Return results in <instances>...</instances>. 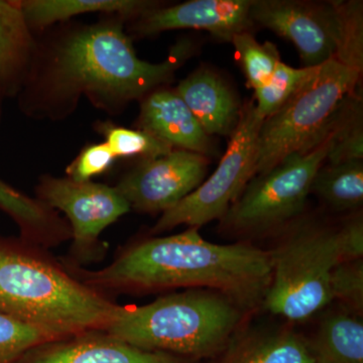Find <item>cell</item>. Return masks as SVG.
Returning <instances> with one entry per match:
<instances>
[{
	"instance_id": "cell-1",
	"label": "cell",
	"mask_w": 363,
	"mask_h": 363,
	"mask_svg": "<svg viewBox=\"0 0 363 363\" xmlns=\"http://www.w3.org/2000/svg\"><path fill=\"white\" fill-rule=\"evenodd\" d=\"M125 23L104 14L96 23L68 21L35 33L32 65L18 95L21 111L33 119L62 121L85 97L116 116L171 83L190 56V44H177L164 62L150 63L136 55Z\"/></svg>"
},
{
	"instance_id": "cell-2",
	"label": "cell",
	"mask_w": 363,
	"mask_h": 363,
	"mask_svg": "<svg viewBox=\"0 0 363 363\" xmlns=\"http://www.w3.org/2000/svg\"><path fill=\"white\" fill-rule=\"evenodd\" d=\"M63 266L81 283L106 297L208 289L223 294L250 315L262 309L272 281L269 250L252 241L210 242L195 227L135 241L98 271H88L68 260Z\"/></svg>"
},
{
	"instance_id": "cell-3",
	"label": "cell",
	"mask_w": 363,
	"mask_h": 363,
	"mask_svg": "<svg viewBox=\"0 0 363 363\" xmlns=\"http://www.w3.org/2000/svg\"><path fill=\"white\" fill-rule=\"evenodd\" d=\"M121 305L81 283L47 250L0 240V313L55 339L108 327Z\"/></svg>"
},
{
	"instance_id": "cell-4",
	"label": "cell",
	"mask_w": 363,
	"mask_h": 363,
	"mask_svg": "<svg viewBox=\"0 0 363 363\" xmlns=\"http://www.w3.org/2000/svg\"><path fill=\"white\" fill-rule=\"evenodd\" d=\"M252 315L223 294L188 289L143 306H121L105 332L143 350L215 359Z\"/></svg>"
},
{
	"instance_id": "cell-5",
	"label": "cell",
	"mask_w": 363,
	"mask_h": 363,
	"mask_svg": "<svg viewBox=\"0 0 363 363\" xmlns=\"http://www.w3.org/2000/svg\"><path fill=\"white\" fill-rule=\"evenodd\" d=\"M278 236L269 250L272 281L262 309L302 323L331 305L329 279L343 262L339 225L302 215Z\"/></svg>"
},
{
	"instance_id": "cell-6",
	"label": "cell",
	"mask_w": 363,
	"mask_h": 363,
	"mask_svg": "<svg viewBox=\"0 0 363 363\" xmlns=\"http://www.w3.org/2000/svg\"><path fill=\"white\" fill-rule=\"evenodd\" d=\"M250 16L252 23L291 40L305 67L337 59L362 71V1L252 0Z\"/></svg>"
},
{
	"instance_id": "cell-7",
	"label": "cell",
	"mask_w": 363,
	"mask_h": 363,
	"mask_svg": "<svg viewBox=\"0 0 363 363\" xmlns=\"http://www.w3.org/2000/svg\"><path fill=\"white\" fill-rule=\"evenodd\" d=\"M360 76L362 71L337 59L318 67L279 111L264 119L257 138L253 177L318 145L339 105L354 93Z\"/></svg>"
},
{
	"instance_id": "cell-8",
	"label": "cell",
	"mask_w": 363,
	"mask_h": 363,
	"mask_svg": "<svg viewBox=\"0 0 363 363\" xmlns=\"http://www.w3.org/2000/svg\"><path fill=\"white\" fill-rule=\"evenodd\" d=\"M329 136L311 150L286 157L276 167L253 177L221 219L222 229L250 238L278 235L304 212L315 174L328 155Z\"/></svg>"
},
{
	"instance_id": "cell-9",
	"label": "cell",
	"mask_w": 363,
	"mask_h": 363,
	"mask_svg": "<svg viewBox=\"0 0 363 363\" xmlns=\"http://www.w3.org/2000/svg\"><path fill=\"white\" fill-rule=\"evenodd\" d=\"M264 121L255 102L245 105L214 173L175 207L164 212L150 233L155 235L182 225L199 229L213 220L220 221L253 178L257 138Z\"/></svg>"
},
{
	"instance_id": "cell-10",
	"label": "cell",
	"mask_w": 363,
	"mask_h": 363,
	"mask_svg": "<svg viewBox=\"0 0 363 363\" xmlns=\"http://www.w3.org/2000/svg\"><path fill=\"white\" fill-rule=\"evenodd\" d=\"M35 192L40 202L65 213L72 230L71 259L67 260L80 267L102 259L106 247L100 235L131 210L116 187L92 181L43 175Z\"/></svg>"
},
{
	"instance_id": "cell-11",
	"label": "cell",
	"mask_w": 363,
	"mask_h": 363,
	"mask_svg": "<svg viewBox=\"0 0 363 363\" xmlns=\"http://www.w3.org/2000/svg\"><path fill=\"white\" fill-rule=\"evenodd\" d=\"M209 159L196 152L173 150L164 156L138 160L116 186L140 213H164L204 182Z\"/></svg>"
},
{
	"instance_id": "cell-12",
	"label": "cell",
	"mask_w": 363,
	"mask_h": 363,
	"mask_svg": "<svg viewBox=\"0 0 363 363\" xmlns=\"http://www.w3.org/2000/svg\"><path fill=\"white\" fill-rule=\"evenodd\" d=\"M252 0H191L175 6L157 7L131 21L130 32L150 37L167 30L194 28L230 42L252 26L250 11Z\"/></svg>"
},
{
	"instance_id": "cell-13",
	"label": "cell",
	"mask_w": 363,
	"mask_h": 363,
	"mask_svg": "<svg viewBox=\"0 0 363 363\" xmlns=\"http://www.w3.org/2000/svg\"><path fill=\"white\" fill-rule=\"evenodd\" d=\"M187 358L140 350L107 332L91 330L33 348L16 363H192Z\"/></svg>"
},
{
	"instance_id": "cell-14",
	"label": "cell",
	"mask_w": 363,
	"mask_h": 363,
	"mask_svg": "<svg viewBox=\"0 0 363 363\" xmlns=\"http://www.w3.org/2000/svg\"><path fill=\"white\" fill-rule=\"evenodd\" d=\"M138 128L173 149L212 156L213 140L203 130L175 89L157 88L140 100Z\"/></svg>"
},
{
	"instance_id": "cell-15",
	"label": "cell",
	"mask_w": 363,
	"mask_h": 363,
	"mask_svg": "<svg viewBox=\"0 0 363 363\" xmlns=\"http://www.w3.org/2000/svg\"><path fill=\"white\" fill-rule=\"evenodd\" d=\"M214 363H314L309 340L288 327H250L236 332Z\"/></svg>"
},
{
	"instance_id": "cell-16",
	"label": "cell",
	"mask_w": 363,
	"mask_h": 363,
	"mask_svg": "<svg viewBox=\"0 0 363 363\" xmlns=\"http://www.w3.org/2000/svg\"><path fill=\"white\" fill-rule=\"evenodd\" d=\"M208 135H231L240 119V104L220 76L198 69L175 88Z\"/></svg>"
},
{
	"instance_id": "cell-17",
	"label": "cell",
	"mask_w": 363,
	"mask_h": 363,
	"mask_svg": "<svg viewBox=\"0 0 363 363\" xmlns=\"http://www.w3.org/2000/svg\"><path fill=\"white\" fill-rule=\"evenodd\" d=\"M35 50V33L20 0H0V91L18 96L25 84Z\"/></svg>"
},
{
	"instance_id": "cell-18",
	"label": "cell",
	"mask_w": 363,
	"mask_h": 363,
	"mask_svg": "<svg viewBox=\"0 0 363 363\" xmlns=\"http://www.w3.org/2000/svg\"><path fill=\"white\" fill-rule=\"evenodd\" d=\"M26 20L33 33L71 21L80 14H116L126 21H135L161 2L150 0H20Z\"/></svg>"
},
{
	"instance_id": "cell-19",
	"label": "cell",
	"mask_w": 363,
	"mask_h": 363,
	"mask_svg": "<svg viewBox=\"0 0 363 363\" xmlns=\"http://www.w3.org/2000/svg\"><path fill=\"white\" fill-rule=\"evenodd\" d=\"M308 340L314 363H363L362 317L340 306L324 313Z\"/></svg>"
},
{
	"instance_id": "cell-20",
	"label": "cell",
	"mask_w": 363,
	"mask_h": 363,
	"mask_svg": "<svg viewBox=\"0 0 363 363\" xmlns=\"http://www.w3.org/2000/svg\"><path fill=\"white\" fill-rule=\"evenodd\" d=\"M311 193L333 211H353L363 202V162H324L315 174Z\"/></svg>"
},
{
	"instance_id": "cell-21",
	"label": "cell",
	"mask_w": 363,
	"mask_h": 363,
	"mask_svg": "<svg viewBox=\"0 0 363 363\" xmlns=\"http://www.w3.org/2000/svg\"><path fill=\"white\" fill-rule=\"evenodd\" d=\"M325 131L328 135L330 143L325 162H338L362 160V99L353 94L348 95L329 119Z\"/></svg>"
},
{
	"instance_id": "cell-22",
	"label": "cell",
	"mask_w": 363,
	"mask_h": 363,
	"mask_svg": "<svg viewBox=\"0 0 363 363\" xmlns=\"http://www.w3.org/2000/svg\"><path fill=\"white\" fill-rule=\"evenodd\" d=\"M318 67L293 68L279 62L269 80L255 89V105L257 113L266 119L279 111L296 91L316 72Z\"/></svg>"
},
{
	"instance_id": "cell-23",
	"label": "cell",
	"mask_w": 363,
	"mask_h": 363,
	"mask_svg": "<svg viewBox=\"0 0 363 363\" xmlns=\"http://www.w3.org/2000/svg\"><path fill=\"white\" fill-rule=\"evenodd\" d=\"M98 133L104 136L105 142L116 159L118 157H140L152 159L169 154L175 150L147 131L130 130L111 123H99Z\"/></svg>"
},
{
	"instance_id": "cell-24",
	"label": "cell",
	"mask_w": 363,
	"mask_h": 363,
	"mask_svg": "<svg viewBox=\"0 0 363 363\" xmlns=\"http://www.w3.org/2000/svg\"><path fill=\"white\" fill-rule=\"evenodd\" d=\"M230 42L248 86L255 90L264 85L281 62L276 45L269 42L260 44L250 32L238 33Z\"/></svg>"
},
{
	"instance_id": "cell-25",
	"label": "cell",
	"mask_w": 363,
	"mask_h": 363,
	"mask_svg": "<svg viewBox=\"0 0 363 363\" xmlns=\"http://www.w3.org/2000/svg\"><path fill=\"white\" fill-rule=\"evenodd\" d=\"M0 210L20 227L21 234L35 235L48 223L49 208L37 198L23 194L0 180Z\"/></svg>"
},
{
	"instance_id": "cell-26",
	"label": "cell",
	"mask_w": 363,
	"mask_h": 363,
	"mask_svg": "<svg viewBox=\"0 0 363 363\" xmlns=\"http://www.w3.org/2000/svg\"><path fill=\"white\" fill-rule=\"evenodd\" d=\"M58 340L49 333L0 313V363H16L40 344Z\"/></svg>"
},
{
	"instance_id": "cell-27",
	"label": "cell",
	"mask_w": 363,
	"mask_h": 363,
	"mask_svg": "<svg viewBox=\"0 0 363 363\" xmlns=\"http://www.w3.org/2000/svg\"><path fill=\"white\" fill-rule=\"evenodd\" d=\"M332 303L354 313L363 314V260L342 262L332 269L329 279Z\"/></svg>"
},
{
	"instance_id": "cell-28",
	"label": "cell",
	"mask_w": 363,
	"mask_h": 363,
	"mask_svg": "<svg viewBox=\"0 0 363 363\" xmlns=\"http://www.w3.org/2000/svg\"><path fill=\"white\" fill-rule=\"evenodd\" d=\"M116 161V157L106 143H94L81 150L67 167V177L77 182L92 181L94 177L106 173Z\"/></svg>"
},
{
	"instance_id": "cell-29",
	"label": "cell",
	"mask_w": 363,
	"mask_h": 363,
	"mask_svg": "<svg viewBox=\"0 0 363 363\" xmlns=\"http://www.w3.org/2000/svg\"><path fill=\"white\" fill-rule=\"evenodd\" d=\"M339 240L343 262L362 259L363 221L362 216L348 219L339 225Z\"/></svg>"
},
{
	"instance_id": "cell-30",
	"label": "cell",
	"mask_w": 363,
	"mask_h": 363,
	"mask_svg": "<svg viewBox=\"0 0 363 363\" xmlns=\"http://www.w3.org/2000/svg\"><path fill=\"white\" fill-rule=\"evenodd\" d=\"M4 95L2 94L1 91H0V123H1L2 119V104H4Z\"/></svg>"
}]
</instances>
